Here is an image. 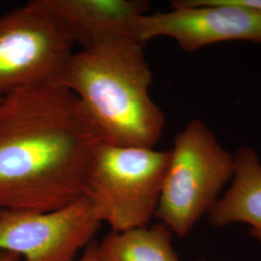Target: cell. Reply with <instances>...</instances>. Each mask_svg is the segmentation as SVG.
Segmentation results:
<instances>
[{"label":"cell","instance_id":"6da1fadb","mask_svg":"<svg viewBox=\"0 0 261 261\" xmlns=\"http://www.w3.org/2000/svg\"><path fill=\"white\" fill-rule=\"evenodd\" d=\"M103 142L79 99L61 85L0 100V210L50 212L84 196Z\"/></svg>","mask_w":261,"mask_h":261},{"label":"cell","instance_id":"7a4b0ae2","mask_svg":"<svg viewBox=\"0 0 261 261\" xmlns=\"http://www.w3.org/2000/svg\"><path fill=\"white\" fill-rule=\"evenodd\" d=\"M151 84L144 45L128 38L74 51L59 85L79 99L103 142L154 148L166 118Z\"/></svg>","mask_w":261,"mask_h":261},{"label":"cell","instance_id":"3957f363","mask_svg":"<svg viewBox=\"0 0 261 261\" xmlns=\"http://www.w3.org/2000/svg\"><path fill=\"white\" fill-rule=\"evenodd\" d=\"M170 150L102 142L94 155L84 196L113 231L147 226L156 214Z\"/></svg>","mask_w":261,"mask_h":261},{"label":"cell","instance_id":"277c9868","mask_svg":"<svg viewBox=\"0 0 261 261\" xmlns=\"http://www.w3.org/2000/svg\"><path fill=\"white\" fill-rule=\"evenodd\" d=\"M234 156L201 120L179 132L155 216L172 233L185 237L209 213L223 187L234 176Z\"/></svg>","mask_w":261,"mask_h":261},{"label":"cell","instance_id":"5b68a950","mask_svg":"<svg viewBox=\"0 0 261 261\" xmlns=\"http://www.w3.org/2000/svg\"><path fill=\"white\" fill-rule=\"evenodd\" d=\"M74 45L43 0L0 15V97L59 85Z\"/></svg>","mask_w":261,"mask_h":261},{"label":"cell","instance_id":"8992f818","mask_svg":"<svg viewBox=\"0 0 261 261\" xmlns=\"http://www.w3.org/2000/svg\"><path fill=\"white\" fill-rule=\"evenodd\" d=\"M172 10L145 14L138 19L134 38L141 44L172 38L185 51L229 40L261 43V11L232 0H178Z\"/></svg>","mask_w":261,"mask_h":261},{"label":"cell","instance_id":"52a82bcc","mask_svg":"<svg viewBox=\"0 0 261 261\" xmlns=\"http://www.w3.org/2000/svg\"><path fill=\"white\" fill-rule=\"evenodd\" d=\"M101 224L84 196L50 212L0 210V251L23 261H74Z\"/></svg>","mask_w":261,"mask_h":261},{"label":"cell","instance_id":"ba28073f","mask_svg":"<svg viewBox=\"0 0 261 261\" xmlns=\"http://www.w3.org/2000/svg\"><path fill=\"white\" fill-rule=\"evenodd\" d=\"M43 3L73 45L82 48L135 39V25L150 7L144 0H43Z\"/></svg>","mask_w":261,"mask_h":261},{"label":"cell","instance_id":"9c48e42d","mask_svg":"<svg viewBox=\"0 0 261 261\" xmlns=\"http://www.w3.org/2000/svg\"><path fill=\"white\" fill-rule=\"evenodd\" d=\"M234 179L224 196L209 211V223L224 227L248 224L250 234L261 244V163L254 150L243 146L234 155Z\"/></svg>","mask_w":261,"mask_h":261},{"label":"cell","instance_id":"30bf717a","mask_svg":"<svg viewBox=\"0 0 261 261\" xmlns=\"http://www.w3.org/2000/svg\"><path fill=\"white\" fill-rule=\"evenodd\" d=\"M172 232L162 223L126 231L111 230L95 244V261H181Z\"/></svg>","mask_w":261,"mask_h":261},{"label":"cell","instance_id":"8fae6325","mask_svg":"<svg viewBox=\"0 0 261 261\" xmlns=\"http://www.w3.org/2000/svg\"><path fill=\"white\" fill-rule=\"evenodd\" d=\"M77 261H95V243H90L87 246L83 256Z\"/></svg>","mask_w":261,"mask_h":261},{"label":"cell","instance_id":"7c38bea8","mask_svg":"<svg viewBox=\"0 0 261 261\" xmlns=\"http://www.w3.org/2000/svg\"><path fill=\"white\" fill-rule=\"evenodd\" d=\"M236 4L242 5L245 7H249L252 9L260 10L261 0H232Z\"/></svg>","mask_w":261,"mask_h":261},{"label":"cell","instance_id":"4fadbf2b","mask_svg":"<svg viewBox=\"0 0 261 261\" xmlns=\"http://www.w3.org/2000/svg\"><path fill=\"white\" fill-rule=\"evenodd\" d=\"M0 261H20V255L15 252L0 251Z\"/></svg>","mask_w":261,"mask_h":261},{"label":"cell","instance_id":"5bb4252c","mask_svg":"<svg viewBox=\"0 0 261 261\" xmlns=\"http://www.w3.org/2000/svg\"><path fill=\"white\" fill-rule=\"evenodd\" d=\"M198 261H206V260H204V259H201V260H198Z\"/></svg>","mask_w":261,"mask_h":261},{"label":"cell","instance_id":"9a60e30c","mask_svg":"<svg viewBox=\"0 0 261 261\" xmlns=\"http://www.w3.org/2000/svg\"><path fill=\"white\" fill-rule=\"evenodd\" d=\"M1 98H2V97H0V100H1Z\"/></svg>","mask_w":261,"mask_h":261}]
</instances>
